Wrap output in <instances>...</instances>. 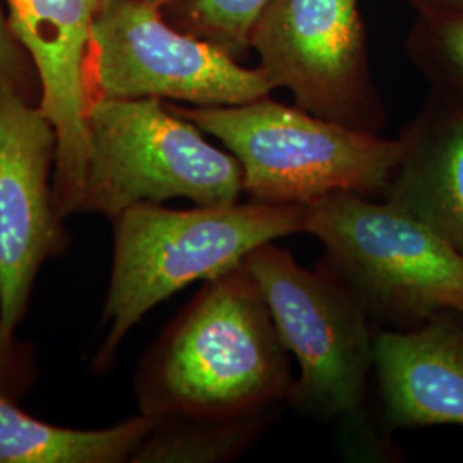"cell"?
<instances>
[{
    "label": "cell",
    "instance_id": "obj_1",
    "mask_svg": "<svg viewBox=\"0 0 463 463\" xmlns=\"http://www.w3.org/2000/svg\"><path fill=\"white\" fill-rule=\"evenodd\" d=\"M294 376L244 263L206 280L162 331L134 378L139 414L248 417L287 403Z\"/></svg>",
    "mask_w": 463,
    "mask_h": 463
},
{
    "label": "cell",
    "instance_id": "obj_2",
    "mask_svg": "<svg viewBox=\"0 0 463 463\" xmlns=\"http://www.w3.org/2000/svg\"><path fill=\"white\" fill-rule=\"evenodd\" d=\"M306 206L258 201L170 210L139 203L114 218V261L95 367L107 369L146 313L189 283L241 265L250 250L304 232Z\"/></svg>",
    "mask_w": 463,
    "mask_h": 463
},
{
    "label": "cell",
    "instance_id": "obj_3",
    "mask_svg": "<svg viewBox=\"0 0 463 463\" xmlns=\"http://www.w3.org/2000/svg\"><path fill=\"white\" fill-rule=\"evenodd\" d=\"M269 97L229 107L166 103L237 158L250 201L307 206L333 193L388 196L402 136L386 139Z\"/></svg>",
    "mask_w": 463,
    "mask_h": 463
},
{
    "label": "cell",
    "instance_id": "obj_4",
    "mask_svg": "<svg viewBox=\"0 0 463 463\" xmlns=\"http://www.w3.org/2000/svg\"><path fill=\"white\" fill-rule=\"evenodd\" d=\"M304 232L374 325L409 330L443 311L463 316L462 252L392 199L333 193L306 206Z\"/></svg>",
    "mask_w": 463,
    "mask_h": 463
},
{
    "label": "cell",
    "instance_id": "obj_5",
    "mask_svg": "<svg viewBox=\"0 0 463 463\" xmlns=\"http://www.w3.org/2000/svg\"><path fill=\"white\" fill-rule=\"evenodd\" d=\"M86 126L88 170L78 213L114 220L139 203L177 198L225 206L244 193L237 158L164 99H93Z\"/></svg>",
    "mask_w": 463,
    "mask_h": 463
},
{
    "label": "cell",
    "instance_id": "obj_6",
    "mask_svg": "<svg viewBox=\"0 0 463 463\" xmlns=\"http://www.w3.org/2000/svg\"><path fill=\"white\" fill-rule=\"evenodd\" d=\"M242 263L261 288L283 345L298 361L287 403L316 420L359 422L374 371V323L321 263L302 268L275 242L250 250Z\"/></svg>",
    "mask_w": 463,
    "mask_h": 463
},
{
    "label": "cell",
    "instance_id": "obj_7",
    "mask_svg": "<svg viewBox=\"0 0 463 463\" xmlns=\"http://www.w3.org/2000/svg\"><path fill=\"white\" fill-rule=\"evenodd\" d=\"M91 99H158L191 107H229L269 97L261 67L166 21L162 4L112 0L91 28Z\"/></svg>",
    "mask_w": 463,
    "mask_h": 463
},
{
    "label": "cell",
    "instance_id": "obj_8",
    "mask_svg": "<svg viewBox=\"0 0 463 463\" xmlns=\"http://www.w3.org/2000/svg\"><path fill=\"white\" fill-rule=\"evenodd\" d=\"M249 47L298 109L367 133L388 122L369 66L361 0H269Z\"/></svg>",
    "mask_w": 463,
    "mask_h": 463
},
{
    "label": "cell",
    "instance_id": "obj_9",
    "mask_svg": "<svg viewBox=\"0 0 463 463\" xmlns=\"http://www.w3.org/2000/svg\"><path fill=\"white\" fill-rule=\"evenodd\" d=\"M55 156L42 109L0 81V335L11 348L40 268L66 246L50 184Z\"/></svg>",
    "mask_w": 463,
    "mask_h": 463
},
{
    "label": "cell",
    "instance_id": "obj_10",
    "mask_svg": "<svg viewBox=\"0 0 463 463\" xmlns=\"http://www.w3.org/2000/svg\"><path fill=\"white\" fill-rule=\"evenodd\" d=\"M7 23L34 67L43 116L57 136L53 204L80 212L88 170L90 52L99 0H7Z\"/></svg>",
    "mask_w": 463,
    "mask_h": 463
},
{
    "label": "cell",
    "instance_id": "obj_11",
    "mask_svg": "<svg viewBox=\"0 0 463 463\" xmlns=\"http://www.w3.org/2000/svg\"><path fill=\"white\" fill-rule=\"evenodd\" d=\"M374 373L386 434L463 426V316L443 311L409 330H376Z\"/></svg>",
    "mask_w": 463,
    "mask_h": 463
},
{
    "label": "cell",
    "instance_id": "obj_12",
    "mask_svg": "<svg viewBox=\"0 0 463 463\" xmlns=\"http://www.w3.org/2000/svg\"><path fill=\"white\" fill-rule=\"evenodd\" d=\"M402 139L405 149L388 199L463 254V109L430 95Z\"/></svg>",
    "mask_w": 463,
    "mask_h": 463
},
{
    "label": "cell",
    "instance_id": "obj_13",
    "mask_svg": "<svg viewBox=\"0 0 463 463\" xmlns=\"http://www.w3.org/2000/svg\"><path fill=\"white\" fill-rule=\"evenodd\" d=\"M156 426L139 414L105 430H72L17 409L0 383V463H126Z\"/></svg>",
    "mask_w": 463,
    "mask_h": 463
},
{
    "label": "cell",
    "instance_id": "obj_14",
    "mask_svg": "<svg viewBox=\"0 0 463 463\" xmlns=\"http://www.w3.org/2000/svg\"><path fill=\"white\" fill-rule=\"evenodd\" d=\"M280 409L248 417H156L131 463H225L244 457Z\"/></svg>",
    "mask_w": 463,
    "mask_h": 463
},
{
    "label": "cell",
    "instance_id": "obj_15",
    "mask_svg": "<svg viewBox=\"0 0 463 463\" xmlns=\"http://www.w3.org/2000/svg\"><path fill=\"white\" fill-rule=\"evenodd\" d=\"M405 50L430 95L463 109V17L417 16Z\"/></svg>",
    "mask_w": 463,
    "mask_h": 463
},
{
    "label": "cell",
    "instance_id": "obj_16",
    "mask_svg": "<svg viewBox=\"0 0 463 463\" xmlns=\"http://www.w3.org/2000/svg\"><path fill=\"white\" fill-rule=\"evenodd\" d=\"M269 0H166L164 16L175 28L203 38L235 59L248 53L249 36Z\"/></svg>",
    "mask_w": 463,
    "mask_h": 463
},
{
    "label": "cell",
    "instance_id": "obj_17",
    "mask_svg": "<svg viewBox=\"0 0 463 463\" xmlns=\"http://www.w3.org/2000/svg\"><path fill=\"white\" fill-rule=\"evenodd\" d=\"M21 45L9 28L7 17L0 9V81L11 83L23 91V61H21Z\"/></svg>",
    "mask_w": 463,
    "mask_h": 463
},
{
    "label": "cell",
    "instance_id": "obj_18",
    "mask_svg": "<svg viewBox=\"0 0 463 463\" xmlns=\"http://www.w3.org/2000/svg\"><path fill=\"white\" fill-rule=\"evenodd\" d=\"M417 16L463 17V0H405Z\"/></svg>",
    "mask_w": 463,
    "mask_h": 463
},
{
    "label": "cell",
    "instance_id": "obj_19",
    "mask_svg": "<svg viewBox=\"0 0 463 463\" xmlns=\"http://www.w3.org/2000/svg\"><path fill=\"white\" fill-rule=\"evenodd\" d=\"M11 350H13V348L7 347V345L4 344L2 335H0V371H2V367H4V363L11 359ZM0 383H2V381H0Z\"/></svg>",
    "mask_w": 463,
    "mask_h": 463
},
{
    "label": "cell",
    "instance_id": "obj_20",
    "mask_svg": "<svg viewBox=\"0 0 463 463\" xmlns=\"http://www.w3.org/2000/svg\"><path fill=\"white\" fill-rule=\"evenodd\" d=\"M109 2H112V0H99V7H103L105 4H109ZM149 2H158V4H162V5H164L166 0H149Z\"/></svg>",
    "mask_w": 463,
    "mask_h": 463
}]
</instances>
